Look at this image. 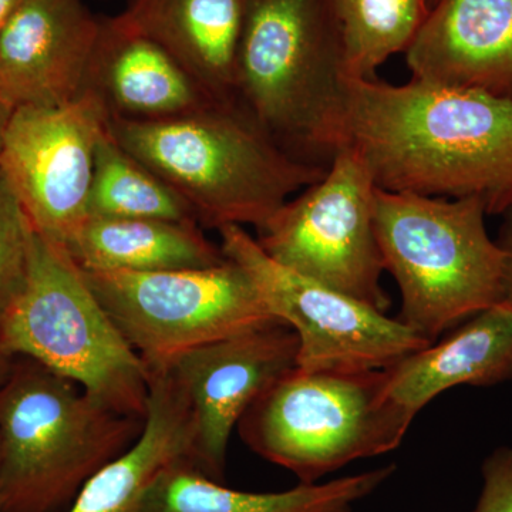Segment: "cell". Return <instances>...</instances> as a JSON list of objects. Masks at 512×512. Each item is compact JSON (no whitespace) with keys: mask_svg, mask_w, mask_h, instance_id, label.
<instances>
[{"mask_svg":"<svg viewBox=\"0 0 512 512\" xmlns=\"http://www.w3.org/2000/svg\"><path fill=\"white\" fill-rule=\"evenodd\" d=\"M349 148L376 187L512 208V101L410 79L345 77L333 150Z\"/></svg>","mask_w":512,"mask_h":512,"instance_id":"obj_1","label":"cell"},{"mask_svg":"<svg viewBox=\"0 0 512 512\" xmlns=\"http://www.w3.org/2000/svg\"><path fill=\"white\" fill-rule=\"evenodd\" d=\"M109 130L187 201L201 227L217 231L225 225L259 231L329 168L286 153L239 103L168 120L110 117Z\"/></svg>","mask_w":512,"mask_h":512,"instance_id":"obj_2","label":"cell"},{"mask_svg":"<svg viewBox=\"0 0 512 512\" xmlns=\"http://www.w3.org/2000/svg\"><path fill=\"white\" fill-rule=\"evenodd\" d=\"M143 427L67 377L15 357L0 383V512L66 511Z\"/></svg>","mask_w":512,"mask_h":512,"instance_id":"obj_3","label":"cell"},{"mask_svg":"<svg viewBox=\"0 0 512 512\" xmlns=\"http://www.w3.org/2000/svg\"><path fill=\"white\" fill-rule=\"evenodd\" d=\"M345 77L332 0H247L237 100L286 153L328 167Z\"/></svg>","mask_w":512,"mask_h":512,"instance_id":"obj_4","label":"cell"},{"mask_svg":"<svg viewBox=\"0 0 512 512\" xmlns=\"http://www.w3.org/2000/svg\"><path fill=\"white\" fill-rule=\"evenodd\" d=\"M485 217L477 198L377 188V244L402 295L399 319L431 343L503 302V251L488 235Z\"/></svg>","mask_w":512,"mask_h":512,"instance_id":"obj_5","label":"cell"},{"mask_svg":"<svg viewBox=\"0 0 512 512\" xmlns=\"http://www.w3.org/2000/svg\"><path fill=\"white\" fill-rule=\"evenodd\" d=\"M0 345L67 377L114 412L146 419L150 369L69 251L33 228L28 275L0 319Z\"/></svg>","mask_w":512,"mask_h":512,"instance_id":"obj_6","label":"cell"},{"mask_svg":"<svg viewBox=\"0 0 512 512\" xmlns=\"http://www.w3.org/2000/svg\"><path fill=\"white\" fill-rule=\"evenodd\" d=\"M414 417L387 393L386 373H286L238 423L244 443L301 484L396 450Z\"/></svg>","mask_w":512,"mask_h":512,"instance_id":"obj_7","label":"cell"},{"mask_svg":"<svg viewBox=\"0 0 512 512\" xmlns=\"http://www.w3.org/2000/svg\"><path fill=\"white\" fill-rule=\"evenodd\" d=\"M87 284L148 369L197 346L268 326V311L237 264L156 272L87 271Z\"/></svg>","mask_w":512,"mask_h":512,"instance_id":"obj_8","label":"cell"},{"mask_svg":"<svg viewBox=\"0 0 512 512\" xmlns=\"http://www.w3.org/2000/svg\"><path fill=\"white\" fill-rule=\"evenodd\" d=\"M377 187L366 164L340 148L328 173L286 201L259 229V247L278 264L386 313L375 231Z\"/></svg>","mask_w":512,"mask_h":512,"instance_id":"obj_9","label":"cell"},{"mask_svg":"<svg viewBox=\"0 0 512 512\" xmlns=\"http://www.w3.org/2000/svg\"><path fill=\"white\" fill-rule=\"evenodd\" d=\"M218 234L225 258L249 276L268 311L298 336V369L382 370L431 345L402 320L278 264L244 227L225 225Z\"/></svg>","mask_w":512,"mask_h":512,"instance_id":"obj_10","label":"cell"},{"mask_svg":"<svg viewBox=\"0 0 512 512\" xmlns=\"http://www.w3.org/2000/svg\"><path fill=\"white\" fill-rule=\"evenodd\" d=\"M109 111L89 89L62 106L13 114L0 171L32 228L66 247L89 220L97 144Z\"/></svg>","mask_w":512,"mask_h":512,"instance_id":"obj_11","label":"cell"},{"mask_svg":"<svg viewBox=\"0 0 512 512\" xmlns=\"http://www.w3.org/2000/svg\"><path fill=\"white\" fill-rule=\"evenodd\" d=\"M298 353L296 333L274 325L197 346L160 367L187 403L191 461L201 473L221 483L235 427L259 396L298 366Z\"/></svg>","mask_w":512,"mask_h":512,"instance_id":"obj_12","label":"cell"},{"mask_svg":"<svg viewBox=\"0 0 512 512\" xmlns=\"http://www.w3.org/2000/svg\"><path fill=\"white\" fill-rule=\"evenodd\" d=\"M100 26L83 0H19L0 33V93L15 109L76 99Z\"/></svg>","mask_w":512,"mask_h":512,"instance_id":"obj_13","label":"cell"},{"mask_svg":"<svg viewBox=\"0 0 512 512\" xmlns=\"http://www.w3.org/2000/svg\"><path fill=\"white\" fill-rule=\"evenodd\" d=\"M406 63L412 79L512 101V0H437Z\"/></svg>","mask_w":512,"mask_h":512,"instance_id":"obj_14","label":"cell"},{"mask_svg":"<svg viewBox=\"0 0 512 512\" xmlns=\"http://www.w3.org/2000/svg\"><path fill=\"white\" fill-rule=\"evenodd\" d=\"M83 89L99 97L110 117L126 120L177 119L222 103L121 15L101 23Z\"/></svg>","mask_w":512,"mask_h":512,"instance_id":"obj_15","label":"cell"},{"mask_svg":"<svg viewBox=\"0 0 512 512\" xmlns=\"http://www.w3.org/2000/svg\"><path fill=\"white\" fill-rule=\"evenodd\" d=\"M387 393L417 416L458 386L494 387L512 380V305L500 302L457 326L443 342L384 369Z\"/></svg>","mask_w":512,"mask_h":512,"instance_id":"obj_16","label":"cell"},{"mask_svg":"<svg viewBox=\"0 0 512 512\" xmlns=\"http://www.w3.org/2000/svg\"><path fill=\"white\" fill-rule=\"evenodd\" d=\"M245 5L247 0H133L121 16L167 50L215 100L238 103Z\"/></svg>","mask_w":512,"mask_h":512,"instance_id":"obj_17","label":"cell"},{"mask_svg":"<svg viewBox=\"0 0 512 512\" xmlns=\"http://www.w3.org/2000/svg\"><path fill=\"white\" fill-rule=\"evenodd\" d=\"M394 464L328 483L299 484L281 493L232 490L205 476L190 458L163 468L148 485L137 512H352L393 474Z\"/></svg>","mask_w":512,"mask_h":512,"instance_id":"obj_18","label":"cell"},{"mask_svg":"<svg viewBox=\"0 0 512 512\" xmlns=\"http://www.w3.org/2000/svg\"><path fill=\"white\" fill-rule=\"evenodd\" d=\"M192 424L183 394L164 369L151 370L143 431L133 446L94 474L64 512H137L163 468L190 458Z\"/></svg>","mask_w":512,"mask_h":512,"instance_id":"obj_19","label":"cell"},{"mask_svg":"<svg viewBox=\"0 0 512 512\" xmlns=\"http://www.w3.org/2000/svg\"><path fill=\"white\" fill-rule=\"evenodd\" d=\"M64 248L87 271L156 272L227 261L200 225L161 220L89 218Z\"/></svg>","mask_w":512,"mask_h":512,"instance_id":"obj_20","label":"cell"},{"mask_svg":"<svg viewBox=\"0 0 512 512\" xmlns=\"http://www.w3.org/2000/svg\"><path fill=\"white\" fill-rule=\"evenodd\" d=\"M89 217L200 225L187 201L160 175L124 150L110 130L96 148Z\"/></svg>","mask_w":512,"mask_h":512,"instance_id":"obj_21","label":"cell"},{"mask_svg":"<svg viewBox=\"0 0 512 512\" xmlns=\"http://www.w3.org/2000/svg\"><path fill=\"white\" fill-rule=\"evenodd\" d=\"M346 77L377 79L390 57L406 53L429 16L430 0H332Z\"/></svg>","mask_w":512,"mask_h":512,"instance_id":"obj_22","label":"cell"},{"mask_svg":"<svg viewBox=\"0 0 512 512\" xmlns=\"http://www.w3.org/2000/svg\"><path fill=\"white\" fill-rule=\"evenodd\" d=\"M32 225L0 171V319L25 284Z\"/></svg>","mask_w":512,"mask_h":512,"instance_id":"obj_23","label":"cell"},{"mask_svg":"<svg viewBox=\"0 0 512 512\" xmlns=\"http://www.w3.org/2000/svg\"><path fill=\"white\" fill-rule=\"evenodd\" d=\"M483 487L473 512H512V447L501 446L481 466Z\"/></svg>","mask_w":512,"mask_h":512,"instance_id":"obj_24","label":"cell"},{"mask_svg":"<svg viewBox=\"0 0 512 512\" xmlns=\"http://www.w3.org/2000/svg\"><path fill=\"white\" fill-rule=\"evenodd\" d=\"M498 247L504 256V296L503 302L512 305V208L503 215L497 238Z\"/></svg>","mask_w":512,"mask_h":512,"instance_id":"obj_25","label":"cell"},{"mask_svg":"<svg viewBox=\"0 0 512 512\" xmlns=\"http://www.w3.org/2000/svg\"><path fill=\"white\" fill-rule=\"evenodd\" d=\"M15 111V107H13L12 104L3 97L2 93H0V157H2L6 136H8V130L10 123H12Z\"/></svg>","mask_w":512,"mask_h":512,"instance_id":"obj_26","label":"cell"},{"mask_svg":"<svg viewBox=\"0 0 512 512\" xmlns=\"http://www.w3.org/2000/svg\"><path fill=\"white\" fill-rule=\"evenodd\" d=\"M13 362H15V356L10 355L8 350L0 345V383L9 375Z\"/></svg>","mask_w":512,"mask_h":512,"instance_id":"obj_27","label":"cell"},{"mask_svg":"<svg viewBox=\"0 0 512 512\" xmlns=\"http://www.w3.org/2000/svg\"><path fill=\"white\" fill-rule=\"evenodd\" d=\"M19 0H0V33L5 28L6 23L10 16H12L13 10L18 5Z\"/></svg>","mask_w":512,"mask_h":512,"instance_id":"obj_28","label":"cell"},{"mask_svg":"<svg viewBox=\"0 0 512 512\" xmlns=\"http://www.w3.org/2000/svg\"><path fill=\"white\" fill-rule=\"evenodd\" d=\"M436 2H437V0H430V6H431V8H433L434 3H436Z\"/></svg>","mask_w":512,"mask_h":512,"instance_id":"obj_29","label":"cell"}]
</instances>
